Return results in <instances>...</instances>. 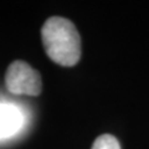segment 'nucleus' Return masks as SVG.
I'll use <instances>...</instances> for the list:
<instances>
[{
    "instance_id": "f257e3e1",
    "label": "nucleus",
    "mask_w": 149,
    "mask_h": 149,
    "mask_svg": "<svg viewBox=\"0 0 149 149\" xmlns=\"http://www.w3.org/2000/svg\"><path fill=\"white\" fill-rule=\"evenodd\" d=\"M44 49L60 66H74L81 57V39L76 26L68 19L52 16L41 29Z\"/></svg>"
},
{
    "instance_id": "f03ea898",
    "label": "nucleus",
    "mask_w": 149,
    "mask_h": 149,
    "mask_svg": "<svg viewBox=\"0 0 149 149\" xmlns=\"http://www.w3.org/2000/svg\"><path fill=\"white\" fill-rule=\"evenodd\" d=\"M6 90L14 95L37 96L42 88L40 73L24 61H14L5 73Z\"/></svg>"
},
{
    "instance_id": "7ed1b4c3",
    "label": "nucleus",
    "mask_w": 149,
    "mask_h": 149,
    "mask_svg": "<svg viewBox=\"0 0 149 149\" xmlns=\"http://www.w3.org/2000/svg\"><path fill=\"white\" fill-rule=\"evenodd\" d=\"M22 113L16 106L0 103V138L15 134L22 125Z\"/></svg>"
},
{
    "instance_id": "20e7f679",
    "label": "nucleus",
    "mask_w": 149,
    "mask_h": 149,
    "mask_svg": "<svg viewBox=\"0 0 149 149\" xmlns=\"http://www.w3.org/2000/svg\"><path fill=\"white\" fill-rule=\"evenodd\" d=\"M92 149H120L118 139L111 134H102L93 142Z\"/></svg>"
}]
</instances>
